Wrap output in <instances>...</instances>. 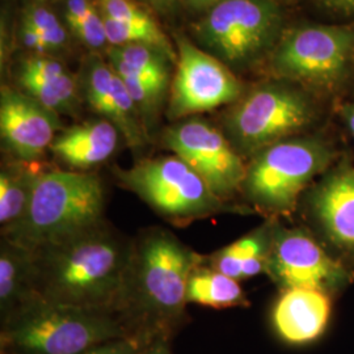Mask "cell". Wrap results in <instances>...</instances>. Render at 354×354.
<instances>
[{
	"mask_svg": "<svg viewBox=\"0 0 354 354\" xmlns=\"http://www.w3.org/2000/svg\"><path fill=\"white\" fill-rule=\"evenodd\" d=\"M133 244L102 225L32 251L36 298L87 308H117Z\"/></svg>",
	"mask_w": 354,
	"mask_h": 354,
	"instance_id": "6da1fadb",
	"label": "cell"
},
{
	"mask_svg": "<svg viewBox=\"0 0 354 354\" xmlns=\"http://www.w3.org/2000/svg\"><path fill=\"white\" fill-rule=\"evenodd\" d=\"M104 203L102 180L95 174L38 171L26 214L3 235L37 251L102 225Z\"/></svg>",
	"mask_w": 354,
	"mask_h": 354,
	"instance_id": "7a4b0ae2",
	"label": "cell"
},
{
	"mask_svg": "<svg viewBox=\"0 0 354 354\" xmlns=\"http://www.w3.org/2000/svg\"><path fill=\"white\" fill-rule=\"evenodd\" d=\"M130 337L108 310L55 304L33 298L6 319V354H84Z\"/></svg>",
	"mask_w": 354,
	"mask_h": 354,
	"instance_id": "3957f363",
	"label": "cell"
},
{
	"mask_svg": "<svg viewBox=\"0 0 354 354\" xmlns=\"http://www.w3.org/2000/svg\"><path fill=\"white\" fill-rule=\"evenodd\" d=\"M203 259L174 234L152 228L133 244L125 286L117 308L153 322H174L184 314L192 270Z\"/></svg>",
	"mask_w": 354,
	"mask_h": 354,
	"instance_id": "277c9868",
	"label": "cell"
},
{
	"mask_svg": "<svg viewBox=\"0 0 354 354\" xmlns=\"http://www.w3.org/2000/svg\"><path fill=\"white\" fill-rule=\"evenodd\" d=\"M322 114L311 91L277 79L256 86L234 102L223 117V133L241 158L301 136Z\"/></svg>",
	"mask_w": 354,
	"mask_h": 354,
	"instance_id": "5b68a950",
	"label": "cell"
},
{
	"mask_svg": "<svg viewBox=\"0 0 354 354\" xmlns=\"http://www.w3.org/2000/svg\"><path fill=\"white\" fill-rule=\"evenodd\" d=\"M335 158V147L320 136L281 140L251 158L241 192L266 214H291L301 193L328 171Z\"/></svg>",
	"mask_w": 354,
	"mask_h": 354,
	"instance_id": "8992f818",
	"label": "cell"
},
{
	"mask_svg": "<svg viewBox=\"0 0 354 354\" xmlns=\"http://www.w3.org/2000/svg\"><path fill=\"white\" fill-rule=\"evenodd\" d=\"M283 24L276 0H221L194 26V35L200 48L236 73L270 58Z\"/></svg>",
	"mask_w": 354,
	"mask_h": 354,
	"instance_id": "52a82bcc",
	"label": "cell"
},
{
	"mask_svg": "<svg viewBox=\"0 0 354 354\" xmlns=\"http://www.w3.org/2000/svg\"><path fill=\"white\" fill-rule=\"evenodd\" d=\"M276 79L308 91L342 88L354 64V24H304L285 32L272 53Z\"/></svg>",
	"mask_w": 354,
	"mask_h": 354,
	"instance_id": "ba28073f",
	"label": "cell"
},
{
	"mask_svg": "<svg viewBox=\"0 0 354 354\" xmlns=\"http://www.w3.org/2000/svg\"><path fill=\"white\" fill-rule=\"evenodd\" d=\"M117 176L156 213L172 221L203 218L222 207L201 176L176 155L140 160L118 169Z\"/></svg>",
	"mask_w": 354,
	"mask_h": 354,
	"instance_id": "9c48e42d",
	"label": "cell"
},
{
	"mask_svg": "<svg viewBox=\"0 0 354 354\" xmlns=\"http://www.w3.org/2000/svg\"><path fill=\"white\" fill-rule=\"evenodd\" d=\"M266 274L282 290L314 289L336 294L354 279V272L329 254L302 228L272 225Z\"/></svg>",
	"mask_w": 354,
	"mask_h": 354,
	"instance_id": "30bf717a",
	"label": "cell"
},
{
	"mask_svg": "<svg viewBox=\"0 0 354 354\" xmlns=\"http://www.w3.org/2000/svg\"><path fill=\"white\" fill-rule=\"evenodd\" d=\"M176 71L167 109L171 120L234 104L244 95L238 76L214 55L184 36H176Z\"/></svg>",
	"mask_w": 354,
	"mask_h": 354,
	"instance_id": "8fae6325",
	"label": "cell"
},
{
	"mask_svg": "<svg viewBox=\"0 0 354 354\" xmlns=\"http://www.w3.org/2000/svg\"><path fill=\"white\" fill-rule=\"evenodd\" d=\"M165 149L198 174L223 203L241 192L247 165L223 131L203 118H188L168 127Z\"/></svg>",
	"mask_w": 354,
	"mask_h": 354,
	"instance_id": "7c38bea8",
	"label": "cell"
},
{
	"mask_svg": "<svg viewBox=\"0 0 354 354\" xmlns=\"http://www.w3.org/2000/svg\"><path fill=\"white\" fill-rule=\"evenodd\" d=\"M306 206L342 264L354 266V165L342 160L329 168L306 194Z\"/></svg>",
	"mask_w": 354,
	"mask_h": 354,
	"instance_id": "4fadbf2b",
	"label": "cell"
},
{
	"mask_svg": "<svg viewBox=\"0 0 354 354\" xmlns=\"http://www.w3.org/2000/svg\"><path fill=\"white\" fill-rule=\"evenodd\" d=\"M59 125V114L54 113L21 89L1 87V140L19 162H37L50 149Z\"/></svg>",
	"mask_w": 354,
	"mask_h": 354,
	"instance_id": "5bb4252c",
	"label": "cell"
},
{
	"mask_svg": "<svg viewBox=\"0 0 354 354\" xmlns=\"http://www.w3.org/2000/svg\"><path fill=\"white\" fill-rule=\"evenodd\" d=\"M330 295L314 289L283 290L273 308V324L285 342L301 345L323 335L330 317Z\"/></svg>",
	"mask_w": 354,
	"mask_h": 354,
	"instance_id": "9a60e30c",
	"label": "cell"
},
{
	"mask_svg": "<svg viewBox=\"0 0 354 354\" xmlns=\"http://www.w3.org/2000/svg\"><path fill=\"white\" fill-rule=\"evenodd\" d=\"M118 136L120 131L109 121L91 120L58 133L50 150L64 165L89 169L113 155Z\"/></svg>",
	"mask_w": 354,
	"mask_h": 354,
	"instance_id": "2e32d148",
	"label": "cell"
},
{
	"mask_svg": "<svg viewBox=\"0 0 354 354\" xmlns=\"http://www.w3.org/2000/svg\"><path fill=\"white\" fill-rule=\"evenodd\" d=\"M33 298H36L33 252L3 239L0 247V308L3 317L12 315Z\"/></svg>",
	"mask_w": 354,
	"mask_h": 354,
	"instance_id": "e0dca14e",
	"label": "cell"
},
{
	"mask_svg": "<svg viewBox=\"0 0 354 354\" xmlns=\"http://www.w3.org/2000/svg\"><path fill=\"white\" fill-rule=\"evenodd\" d=\"M270 239L272 225L256 228L239 241L213 253L209 266L236 281L266 273Z\"/></svg>",
	"mask_w": 354,
	"mask_h": 354,
	"instance_id": "ac0fdd59",
	"label": "cell"
},
{
	"mask_svg": "<svg viewBox=\"0 0 354 354\" xmlns=\"http://www.w3.org/2000/svg\"><path fill=\"white\" fill-rule=\"evenodd\" d=\"M109 64L124 79L158 82L169 84L171 66L176 58L151 45H124L108 49Z\"/></svg>",
	"mask_w": 354,
	"mask_h": 354,
	"instance_id": "d6986e66",
	"label": "cell"
},
{
	"mask_svg": "<svg viewBox=\"0 0 354 354\" xmlns=\"http://www.w3.org/2000/svg\"><path fill=\"white\" fill-rule=\"evenodd\" d=\"M188 302L213 308H228L247 306L248 301L239 281L205 266L203 261L190 273L187 288Z\"/></svg>",
	"mask_w": 354,
	"mask_h": 354,
	"instance_id": "ffe728a7",
	"label": "cell"
},
{
	"mask_svg": "<svg viewBox=\"0 0 354 354\" xmlns=\"http://www.w3.org/2000/svg\"><path fill=\"white\" fill-rule=\"evenodd\" d=\"M21 165L3 168L0 172V225L3 230L12 227L24 214L33 193L38 171Z\"/></svg>",
	"mask_w": 354,
	"mask_h": 354,
	"instance_id": "44dd1931",
	"label": "cell"
},
{
	"mask_svg": "<svg viewBox=\"0 0 354 354\" xmlns=\"http://www.w3.org/2000/svg\"><path fill=\"white\" fill-rule=\"evenodd\" d=\"M21 91L54 113H71L77 104V84L68 71L51 76L17 75Z\"/></svg>",
	"mask_w": 354,
	"mask_h": 354,
	"instance_id": "7402d4cb",
	"label": "cell"
},
{
	"mask_svg": "<svg viewBox=\"0 0 354 354\" xmlns=\"http://www.w3.org/2000/svg\"><path fill=\"white\" fill-rule=\"evenodd\" d=\"M21 21L35 28L46 39L50 50H59L67 44V29L58 16L49 10L44 3L35 1L24 11Z\"/></svg>",
	"mask_w": 354,
	"mask_h": 354,
	"instance_id": "603a6c76",
	"label": "cell"
},
{
	"mask_svg": "<svg viewBox=\"0 0 354 354\" xmlns=\"http://www.w3.org/2000/svg\"><path fill=\"white\" fill-rule=\"evenodd\" d=\"M102 16L127 26H159L136 0H97Z\"/></svg>",
	"mask_w": 354,
	"mask_h": 354,
	"instance_id": "cb8c5ba5",
	"label": "cell"
},
{
	"mask_svg": "<svg viewBox=\"0 0 354 354\" xmlns=\"http://www.w3.org/2000/svg\"><path fill=\"white\" fill-rule=\"evenodd\" d=\"M76 38L83 42L86 46L91 49H102L108 44V37H106V30H105V23H104V16L96 6L91 12L87 15V17L71 30Z\"/></svg>",
	"mask_w": 354,
	"mask_h": 354,
	"instance_id": "d4e9b609",
	"label": "cell"
},
{
	"mask_svg": "<svg viewBox=\"0 0 354 354\" xmlns=\"http://www.w3.org/2000/svg\"><path fill=\"white\" fill-rule=\"evenodd\" d=\"M96 6L93 0H64V20L68 29L79 26Z\"/></svg>",
	"mask_w": 354,
	"mask_h": 354,
	"instance_id": "484cf974",
	"label": "cell"
},
{
	"mask_svg": "<svg viewBox=\"0 0 354 354\" xmlns=\"http://www.w3.org/2000/svg\"><path fill=\"white\" fill-rule=\"evenodd\" d=\"M143 351L142 342L134 337L108 342L84 354H140Z\"/></svg>",
	"mask_w": 354,
	"mask_h": 354,
	"instance_id": "4316f807",
	"label": "cell"
},
{
	"mask_svg": "<svg viewBox=\"0 0 354 354\" xmlns=\"http://www.w3.org/2000/svg\"><path fill=\"white\" fill-rule=\"evenodd\" d=\"M19 36H20L21 44L28 49L35 51L36 54L51 53L50 46H49V44L46 42L44 36H41L35 28H32L24 21H21Z\"/></svg>",
	"mask_w": 354,
	"mask_h": 354,
	"instance_id": "83f0119b",
	"label": "cell"
},
{
	"mask_svg": "<svg viewBox=\"0 0 354 354\" xmlns=\"http://www.w3.org/2000/svg\"><path fill=\"white\" fill-rule=\"evenodd\" d=\"M320 1L336 12H354V0H320Z\"/></svg>",
	"mask_w": 354,
	"mask_h": 354,
	"instance_id": "f1b7e54d",
	"label": "cell"
},
{
	"mask_svg": "<svg viewBox=\"0 0 354 354\" xmlns=\"http://www.w3.org/2000/svg\"><path fill=\"white\" fill-rule=\"evenodd\" d=\"M342 117L345 122V127L349 130L354 140V102L345 104L342 108Z\"/></svg>",
	"mask_w": 354,
	"mask_h": 354,
	"instance_id": "f546056e",
	"label": "cell"
},
{
	"mask_svg": "<svg viewBox=\"0 0 354 354\" xmlns=\"http://www.w3.org/2000/svg\"><path fill=\"white\" fill-rule=\"evenodd\" d=\"M140 354H171V352L168 351V348L163 342H158L150 346L149 349H143Z\"/></svg>",
	"mask_w": 354,
	"mask_h": 354,
	"instance_id": "4dcf8cb0",
	"label": "cell"
},
{
	"mask_svg": "<svg viewBox=\"0 0 354 354\" xmlns=\"http://www.w3.org/2000/svg\"><path fill=\"white\" fill-rule=\"evenodd\" d=\"M140 1H145L158 10H168L175 3V0H140Z\"/></svg>",
	"mask_w": 354,
	"mask_h": 354,
	"instance_id": "1f68e13d",
	"label": "cell"
},
{
	"mask_svg": "<svg viewBox=\"0 0 354 354\" xmlns=\"http://www.w3.org/2000/svg\"><path fill=\"white\" fill-rule=\"evenodd\" d=\"M193 7H198V8H212L216 3H219L221 0H188Z\"/></svg>",
	"mask_w": 354,
	"mask_h": 354,
	"instance_id": "d6a6232c",
	"label": "cell"
},
{
	"mask_svg": "<svg viewBox=\"0 0 354 354\" xmlns=\"http://www.w3.org/2000/svg\"><path fill=\"white\" fill-rule=\"evenodd\" d=\"M38 3H44V1H46V0H36Z\"/></svg>",
	"mask_w": 354,
	"mask_h": 354,
	"instance_id": "836d02e7",
	"label": "cell"
}]
</instances>
